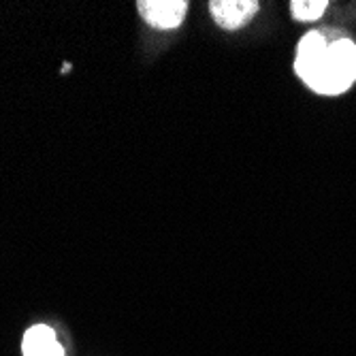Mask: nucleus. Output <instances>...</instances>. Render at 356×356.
<instances>
[{"label": "nucleus", "instance_id": "1", "mask_svg": "<svg viewBox=\"0 0 356 356\" xmlns=\"http://www.w3.org/2000/svg\"><path fill=\"white\" fill-rule=\"evenodd\" d=\"M356 81V43L348 37L329 39L327 51L305 86L316 94L337 96L348 92Z\"/></svg>", "mask_w": 356, "mask_h": 356}, {"label": "nucleus", "instance_id": "2", "mask_svg": "<svg viewBox=\"0 0 356 356\" xmlns=\"http://www.w3.org/2000/svg\"><path fill=\"white\" fill-rule=\"evenodd\" d=\"M137 7L141 17L156 30L179 28L188 11V3L184 0H141Z\"/></svg>", "mask_w": 356, "mask_h": 356}, {"label": "nucleus", "instance_id": "3", "mask_svg": "<svg viewBox=\"0 0 356 356\" xmlns=\"http://www.w3.org/2000/svg\"><path fill=\"white\" fill-rule=\"evenodd\" d=\"M327 45H329L327 32H320V30L307 32V35L299 41L297 58H295V73L301 77L303 83L316 71L322 56H325V51H327Z\"/></svg>", "mask_w": 356, "mask_h": 356}, {"label": "nucleus", "instance_id": "4", "mask_svg": "<svg viewBox=\"0 0 356 356\" xmlns=\"http://www.w3.org/2000/svg\"><path fill=\"white\" fill-rule=\"evenodd\" d=\"M209 11L220 28L237 30L256 15L258 3L256 0H213L209 3Z\"/></svg>", "mask_w": 356, "mask_h": 356}, {"label": "nucleus", "instance_id": "5", "mask_svg": "<svg viewBox=\"0 0 356 356\" xmlns=\"http://www.w3.org/2000/svg\"><path fill=\"white\" fill-rule=\"evenodd\" d=\"M24 356H64V348L58 343L54 329L37 325L26 331L22 341Z\"/></svg>", "mask_w": 356, "mask_h": 356}, {"label": "nucleus", "instance_id": "6", "mask_svg": "<svg viewBox=\"0 0 356 356\" xmlns=\"http://www.w3.org/2000/svg\"><path fill=\"white\" fill-rule=\"evenodd\" d=\"M327 7V0H293L290 3V13L299 22H316L325 15Z\"/></svg>", "mask_w": 356, "mask_h": 356}]
</instances>
